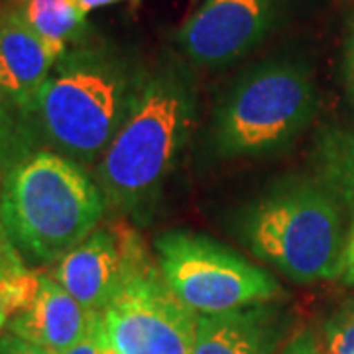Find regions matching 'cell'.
<instances>
[{
  "mask_svg": "<svg viewBox=\"0 0 354 354\" xmlns=\"http://www.w3.org/2000/svg\"><path fill=\"white\" fill-rule=\"evenodd\" d=\"M195 120V91L177 65L144 73L136 101L113 142L95 164L106 207L144 216L187 144Z\"/></svg>",
  "mask_w": 354,
  "mask_h": 354,
  "instance_id": "1",
  "label": "cell"
},
{
  "mask_svg": "<svg viewBox=\"0 0 354 354\" xmlns=\"http://www.w3.org/2000/svg\"><path fill=\"white\" fill-rule=\"evenodd\" d=\"M106 201L83 165L55 150H32L0 183V227L26 264L62 260L101 225Z\"/></svg>",
  "mask_w": 354,
  "mask_h": 354,
  "instance_id": "2",
  "label": "cell"
},
{
  "mask_svg": "<svg viewBox=\"0 0 354 354\" xmlns=\"http://www.w3.org/2000/svg\"><path fill=\"white\" fill-rule=\"evenodd\" d=\"M142 79L111 46L71 48L53 65L34 113L46 142L81 165L97 164L127 120Z\"/></svg>",
  "mask_w": 354,
  "mask_h": 354,
  "instance_id": "3",
  "label": "cell"
},
{
  "mask_svg": "<svg viewBox=\"0 0 354 354\" xmlns=\"http://www.w3.org/2000/svg\"><path fill=\"white\" fill-rule=\"evenodd\" d=\"M239 232L260 260L297 283L342 274L341 207L321 183L297 179L270 189L244 211Z\"/></svg>",
  "mask_w": 354,
  "mask_h": 354,
  "instance_id": "4",
  "label": "cell"
},
{
  "mask_svg": "<svg viewBox=\"0 0 354 354\" xmlns=\"http://www.w3.org/2000/svg\"><path fill=\"white\" fill-rule=\"evenodd\" d=\"M317 91L307 67L274 57L250 67L230 87L213 120V142L225 158L258 156L290 144L311 122Z\"/></svg>",
  "mask_w": 354,
  "mask_h": 354,
  "instance_id": "5",
  "label": "cell"
},
{
  "mask_svg": "<svg viewBox=\"0 0 354 354\" xmlns=\"http://www.w3.org/2000/svg\"><path fill=\"white\" fill-rule=\"evenodd\" d=\"M165 283L197 315H216L283 295L272 274L199 232L167 230L158 241Z\"/></svg>",
  "mask_w": 354,
  "mask_h": 354,
  "instance_id": "6",
  "label": "cell"
},
{
  "mask_svg": "<svg viewBox=\"0 0 354 354\" xmlns=\"http://www.w3.org/2000/svg\"><path fill=\"white\" fill-rule=\"evenodd\" d=\"M199 315L165 283L158 264L128 283L99 315L114 354H193Z\"/></svg>",
  "mask_w": 354,
  "mask_h": 354,
  "instance_id": "7",
  "label": "cell"
},
{
  "mask_svg": "<svg viewBox=\"0 0 354 354\" xmlns=\"http://www.w3.org/2000/svg\"><path fill=\"white\" fill-rule=\"evenodd\" d=\"M156 262L127 221L99 225L85 241L55 262L53 279L93 315H101L114 297Z\"/></svg>",
  "mask_w": 354,
  "mask_h": 354,
  "instance_id": "8",
  "label": "cell"
},
{
  "mask_svg": "<svg viewBox=\"0 0 354 354\" xmlns=\"http://www.w3.org/2000/svg\"><path fill=\"white\" fill-rule=\"evenodd\" d=\"M286 0H205L177 44L195 65L225 67L258 48L283 16Z\"/></svg>",
  "mask_w": 354,
  "mask_h": 354,
  "instance_id": "9",
  "label": "cell"
},
{
  "mask_svg": "<svg viewBox=\"0 0 354 354\" xmlns=\"http://www.w3.org/2000/svg\"><path fill=\"white\" fill-rule=\"evenodd\" d=\"M57 57L30 30L16 6L0 10V88L18 116L32 118Z\"/></svg>",
  "mask_w": 354,
  "mask_h": 354,
  "instance_id": "10",
  "label": "cell"
},
{
  "mask_svg": "<svg viewBox=\"0 0 354 354\" xmlns=\"http://www.w3.org/2000/svg\"><path fill=\"white\" fill-rule=\"evenodd\" d=\"M99 315L88 313L73 295L39 272V290L32 305L14 317L6 330L39 346L48 354L64 353L75 346L95 327Z\"/></svg>",
  "mask_w": 354,
  "mask_h": 354,
  "instance_id": "11",
  "label": "cell"
},
{
  "mask_svg": "<svg viewBox=\"0 0 354 354\" xmlns=\"http://www.w3.org/2000/svg\"><path fill=\"white\" fill-rule=\"evenodd\" d=\"M283 317L268 304L199 315L193 354H281Z\"/></svg>",
  "mask_w": 354,
  "mask_h": 354,
  "instance_id": "12",
  "label": "cell"
},
{
  "mask_svg": "<svg viewBox=\"0 0 354 354\" xmlns=\"http://www.w3.org/2000/svg\"><path fill=\"white\" fill-rule=\"evenodd\" d=\"M14 6L57 59L87 41V14L75 0H16Z\"/></svg>",
  "mask_w": 354,
  "mask_h": 354,
  "instance_id": "13",
  "label": "cell"
},
{
  "mask_svg": "<svg viewBox=\"0 0 354 354\" xmlns=\"http://www.w3.org/2000/svg\"><path fill=\"white\" fill-rule=\"evenodd\" d=\"M39 290V270L26 260L0 228V333L14 317L28 309Z\"/></svg>",
  "mask_w": 354,
  "mask_h": 354,
  "instance_id": "14",
  "label": "cell"
},
{
  "mask_svg": "<svg viewBox=\"0 0 354 354\" xmlns=\"http://www.w3.org/2000/svg\"><path fill=\"white\" fill-rule=\"evenodd\" d=\"M325 169L333 193L354 205V132L330 140L325 152Z\"/></svg>",
  "mask_w": 354,
  "mask_h": 354,
  "instance_id": "15",
  "label": "cell"
},
{
  "mask_svg": "<svg viewBox=\"0 0 354 354\" xmlns=\"http://www.w3.org/2000/svg\"><path fill=\"white\" fill-rule=\"evenodd\" d=\"M16 111L0 88V169H8L14 162L30 153V146L22 128L16 122Z\"/></svg>",
  "mask_w": 354,
  "mask_h": 354,
  "instance_id": "16",
  "label": "cell"
},
{
  "mask_svg": "<svg viewBox=\"0 0 354 354\" xmlns=\"http://www.w3.org/2000/svg\"><path fill=\"white\" fill-rule=\"evenodd\" d=\"M323 354H354V305H346L325 323Z\"/></svg>",
  "mask_w": 354,
  "mask_h": 354,
  "instance_id": "17",
  "label": "cell"
},
{
  "mask_svg": "<svg viewBox=\"0 0 354 354\" xmlns=\"http://www.w3.org/2000/svg\"><path fill=\"white\" fill-rule=\"evenodd\" d=\"M104 351H106V342L102 339L101 325H99V319H97L95 327L91 329V333H88L83 341L77 342L75 346H71L69 351L55 354H104Z\"/></svg>",
  "mask_w": 354,
  "mask_h": 354,
  "instance_id": "18",
  "label": "cell"
},
{
  "mask_svg": "<svg viewBox=\"0 0 354 354\" xmlns=\"http://www.w3.org/2000/svg\"><path fill=\"white\" fill-rule=\"evenodd\" d=\"M0 354H48L39 346L12 335L10 330L0 333Z\"/></svg>",
  "mask_w": 354,
  "mask_h": 354,
  "instance_id": "19",
  "label": "cell"
},
{
  "mask_svg": "<svg viewBox=\"0 0 354 354\" xmlns=\"http://www.w3.org/2000/svg\"><path fill=\"white\" fill-rule=\"evenodd\" d=\"M281 354H323V351L319 348L315 337L309 330H304L288 342Z\"/></svg>",
  "mask_w": 354,
  "mask_h": 354,
  "instance_id": "20",
  "label": "cell"
},
{
  "mask_svg": "<svg viewBox=\"0 0 354 354\" xmlns=\"http://www.w3.org/2000/svg\"><path fill=\"white\" fill-rule=\"evenodd\" d=\"M342 279L344 283L354 288V228L351 230L348 239H346V246H344V256H342Z\"/></svg>",
  "mask_w": 354,
  "mask_h": 354,
  "instance_id": "21",
  "label": "cell"
},
{
  "mask_svg": "<svg viewBox=\"0 0 354 354\" xmlns=\"http://www.w3.org/2000/svg\"><path fill=\"white\" fill-rule=\"evenodd\" d=\"M75 2L83 12L88 14L93 12V10H97V8H102V6L116 4V2H120V0H75Z\"/></svg>",
  "mask_w": 354,
  "mask_h": 354,
  "instance_id": "22",
  "label": "cell"
},
{
  "mask_svg": "<svg viewBox=\"0 0 354 354\" xmlns=\"http://www.w3.org/2000/svg\"><path fill=\"white\" fill-rule=\"evenodd\" d=\"M351 73H353V83H354V38H353V46H351Z\"/></svg>",
  "mask_w": 354,
  "mask_h": 354,
  "instance_id": "23",
  "label": "cell"
},
{
  "mask_svg": "<svg viewBox=\"0 0 354 354\" xmlns=\"http://www.w3.org/2000/svg\"><path fill=\"white\" fill-rule=\"evenodd\" d=\"M0 228H2V227H0Z\"/></svg>",
  "mask_w": 354,
  "mask_h": 354,
  "instance_id": "24",
  "label": "cell"
}]
</instances>
